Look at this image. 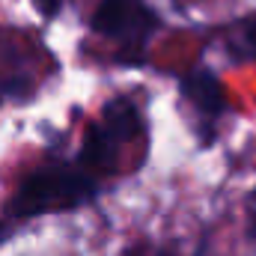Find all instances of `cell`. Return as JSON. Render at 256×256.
Instances as JSON below:
<instances>
[{"label":"cell","mask_w":256,"mask_h":256,"mask_svg":"<svg viewBox=\"0 0 256 256\" xmlns=\"http://www.w3.org/2000/svg\"><path fill=\"white\" fill-rule=\"evenodd\" d=\"M92 27L96 33L110 39L143 42L155 27V15L146 9L143 0H102L92 15Z\"/></svg>","instance_id":"2"},{"label":"cell","mask_w":256,"mask_h":256,"mask_svg":"<svg viewBox=\"0 0 256 256\" xmlns=\"http://www.w3.org/2000/svg\"><path fill=\"white\" fill-rule=\"evenodd\" d=\"M116 143H122L110 128L104 126H96L86 131V140H84V161L92 164V167H104L110 170L114 161H116Z\"/></svg>","instance_id":"4"},{"label":"cell","mask_w":256,"mask_h":256,"mask_svg":"<svg viewBox=\"0 0 256 256\" xmlns=\"http://www.w3.org/2000/svg\"><path fill=\"white\" fill-rule=\"evenodd\" d=\"M36 3V9L45 15V18H54L57 12H60V6H63V0H33Z\"/></svg>","instance_id":"6"},{"label":"cell","mask_w":256,"mask_h":256,"mask_svg":"<svg viewBox=\"0 0 256 256\" xmlns=\"http://www.w3.org/2000/svg\"><path fill=\"white\" fill-rule=\"evenodd\" d=\"M244 39H248V45H250V51L256 54V18H250V21L244 24Z\"/></svg>","instance_id":"7"},{"label":"cell","mask_w":256,"mask_h":256,"mask_svg":"<svg viewBox=\"0 0 256 256\" xmlns=\"http://www.w3.org/2000/svg\"><path fill=\"white\" fill-rule=\"evenodd\" d=\"M96 196V182L78 167H45L30 173L9 200L12 218H30L45 212L78 208Z\"/></svg>","instance_id":"1"},{"label":"cell","mask_w":256,"mask_h":256,"mask_svg":"<svg viewBox=\"0 0 256 256\" xmlns=\"http://www.w3.org/2000/svg\"><path fill=\"white\" fill-rule=\"evenodd\" d=\"M182 92H185V98H191V104L196 110H202V114H208V116H218V114H224V86H220V80L208 72V68H196L191 72L185 80H182Z\"/></svg>","instance_id":"3"},{"label":"cell","mask_w":256,"mask_h":256,"mask_svg":"<svg viewBox=\"0 0 256 256\" xmlns=\"http://www.w3.org/2000/svg\"><path fill=\"white\" fill-rule=\"evenodd\" d=\"M102 122L110 128L120 140H131V137L140 131V114H137V108H134L131 102L116 98V102H110V104L104 108Z\"/></svg>","instance_id":"5"},{"label":"cell","mask_w":256,"mask_h":256,"mask_svg":"<svg viewBox=\"0 0 256 256\" xmlns=\"http://www.w3.org/2000/svg\"><path fill=\"white\" fill-rule=\"evenodd\" d=\"M6 236H9V224H3V220H0V242H3Z\"/></svg>","instance_id":"8"}]
</instances>
